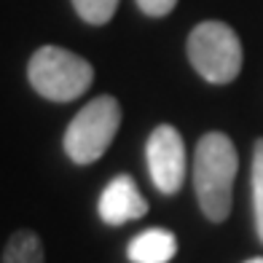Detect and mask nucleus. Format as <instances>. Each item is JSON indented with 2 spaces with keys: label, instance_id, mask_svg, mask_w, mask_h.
I'll list each match as a JSON object with an SVG mask.
<instances>
[{
  "label": "nucleus",
  "instance_id": "1",
  "mask_svg": "<svg viewBox=\"0 0 263 263\" xmlns=\"http://www.w3.org/2000/svg\"><path fill=\"white\" fill-rule=\"evenodd\" d=\"M239 153L223 132H207L194 153V191L210 223H223L231 215Z\"/></svg>",
  "mask_w": 263,
  "mask_h": 263
},
{
  "label": "nucleus",
  "instance_id": "2",
  "mask_svg": "<svg viewBox=\"0 0 263 263\" xmlns=\"http://www.w3.org/2000/svg\"><path fill=\"white\" fill-rule=\"evenodd\" d=\"M27 81L49 102H73L94 83V67L81 54L62 46H41L30 57Z\"/></svg>",
  "mask_w": 263,
  "mask_h": 263
},
{
  "label": "nucleus",
  "instance_id": "3",
  "mask_svg": "<svg viewBox=\"0 0 263 263\" xmlns=\"http://www.w3.org/2000/svg\"><path fill=\"white\" fill-rule=\"evenodd\" d=\"M121 126V105L113 94H100L83 105L65 129V153L76 164H94L105 156Z\"/></svg>",
  "mask_w": 263,
  "mask_h": 263
},
{
  "label": "nucleus",
  "instance_id": "4",
  "mask_svg": "<svg viewBox=\"0 0 263 263\" xmlns=\"http://www.w3.org/2000/svg\"><path fill=\"white\" fill-rule=\"evenodd\" d=\"M185 51L191 67L210 83H231L242 73V41L236 38V32L226 22L196 25L188 35Z\"/></svg>",
  "mask_w": 263,
  "mask_h": 263
},
{
  "label": "nucleus",
  "instance_id": "5",
  "mask_svg": "<svg viewBox=\"0 0 263 263\" xmlns=\"http://www.w3.org/2000/svg\"><path fill=\"white\" fill-rule=\"evenodd\" d=\"M151 180L164 196H175L185 180V145L172 124H159L145 142Z\"/></svg>",
  "mask_w": 263,
  "mask_h": 263
},
{
  "label": "nucleus",
  "instance_id": "6",
  "mask_svg": "<svg viewBox=\"0 0 263 263\" xmlns=\"http://www.w3.org/2000/svg\"><path fill=\"white\" fill-rule=\"evenodd\" d=\"M148 199L140 194L137 183L129 175H116L105 185L102 196L97 201V215L105 226H124L132 220H140L148 215Z\"/></svg>",
  "mask_w": 263,
  "mask_h": 263
},
{
  "label": "nucleus",
  "instance_id": "7",
  "mask_svg": "<svg viewBox=\"0 0 263 263\" xmlns=\"http://www.w3.org/2000/svg\"><path fill=\"white\" fill-rule=\"evenodd\" d=\"M132 263H170L177 255V236L166 229L140 231L126 247Z\"/></svg>",
  "mask_w": 263,
  "mask_h": 263
},
{
  "label": "nucleus",
  "instance_id": "8",
  "mask_svg": "<svg viewBox=\"0 0 263 263\" xmlns=\"http://www.w3.org/2000/svg\"><path fill=\"white\" fill-rule=\"evenodd\" d=\"M0 263H46V250L41 236L30 229H19L8 236Z\"/></svg>",
  "mask_w": 263,
  "mask_h": 263
},
{
  "label": "nucleus",
  "instance_id": "9",
  "mask_svg": "<svg viewBox=\"0 0 263 263\" xmlns=\"http://www.w3.org/2000/svg\"><path fill=\"white\" fill-rule=\"evenodd\" d=\"M76 14L91 27H102L107 25L116 11H118V0H73Z\"/></svg>",
  "mask_w": 263,
  "mask_h": 263
},
{
  "label": "nucleus",
  "instance_id": "10",
  "mask_svg": "<svg viewBox=\"0 0 263 263\" xmlns=\"http://www.w3.org/2000/svg\"><path fill=\"white\" fill-rule=\"evenodd\" d=\"M253 212L258 239L263 242V137L253 148Z\"/></svg>",
  "mask_w": 263,
  "mask_h": 263
},
{
  "label": "nucleus",
  "instance_id": "11",
  "mask_svg": "<svg viewBox=\"0 0 263 263\" xmlns=\"http://www.w3.org/2000/svg\"><path fill=\"white\" fill-rule=\"evenodd\" d=\"M177 6V0H137V8L148 16H166L172 14V8Z\"/></svg>",
  "mask_w": 263,
  "mask_h": 263
},
{
  "label": "nucleus",
  "instance_id": "12",
  "mask_svg": "<svg viewBox=\"0 0 263 263\" xmlns=\"http://www.w3.org/2000/svg\"><path fill=\"white\" fill-rule=\"evenodd\" d=\"M245 263H263V258H250V260H245Z\"/></svg>",
  "mask_w": 263,
  "mask_h": 263
}]
</instances>
